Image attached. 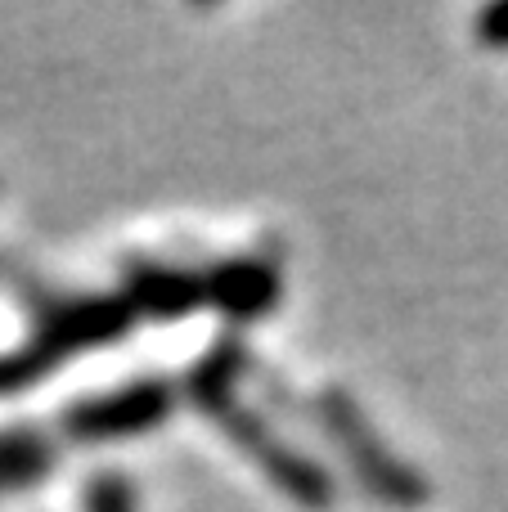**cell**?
<instances>
[{
	"mask_svg": "<svg viewBox=\"0 0 508 512\" xmlns=\"http://www.w3.org/2000/svg\"><path fill=\"white\" fill-rule=\"evenodd\" d=\"M243 369H248V351H243L239 342L212 346V351L194 364V373H189V396H194V405L203 409V414L212 418V423L221 427V432L230 436V441L239 445L288 499H293V504L315 508V512L329 508L333 504L329 472L315 468L306 454H297L293 445L275 432V423L261 418L257 409L243 400V391H239Z\"/></svg>",
	"mask_w": 508,
	"mask_h": 512,
	"instance_id": "6da1fadb",
	"label": "cell"
},
{
	"mask_svg": "<svg viewBox=\"0 0 508 512\" xmlns=\"http://www.w3.org/2000/svg\"><path fill=\"white\" fill-rule=\"evenodd\" d=\"M135 310L122 292L108 297H72V301H50L41 319L32 324L23 346L0 351V396L18 387H32L59 364H68L77 351L90 346H108L122 333H131Z\"/></svg>",
	"mask_w": 508,
	"mask_h": 512,
	"instance_id": "7a4b0ae2",
	"label": "cell"
},
{
	"mask_svg": "<svg viewBox=\"0 0 508 512\" xmlns=\"http://www.w3.org/2000/svg\"><path fill=\"white\" fill-rule=\"evenodd\" d=\"M311 414L320 418L329 441L347 454L351 472H356V481L369 490V495L387 499L392 508H419L423 504L428 486L419 481V472L405 468V463L378 441V432L369 427V418L360 414L356 400H351L347 391H324V396H315Z\"/></svg>",
	"mask_w": 508,
	"mask_h": 512,
	"instance_id": "3957f363",
	"label": "cell"
},
{
	"mask_svg": "<svg viewBox=\"0 0 508 512\" xmlns=\"http://www.w3.org/2000/svg\"><path fill=\"white\" fill-rule=\"evenodd\" d=\"M176 405V391L162 378H140L126 382L104 396H86L59 414V432L54 441L68 445H104V441H126V436H144L158 427Z\"/></svg>",
	"mask_w": 508,
	"mask_h": 512,
	"instance_id": "277c9868",
	"label": "cell"
},
{
	"mask_svg": "<svg viewBox=\"0 0 508 512\" xmlns=\"http://www.w3.org/2000/svg\"><path fill=\"white\" fill-rule=\"evenodd\" d=\"M122 297L131 301L135 315H153V319H180V315H194V310H212L207 265L203 270H180V265L135 261L126 270Z\"/></svg>",
	"mask_w": 508,
	"mask_h": 512,
	"instance_id": "5b68a950",
	"label": "cell"
},
{
	"mask_svg": "<svg viewBox=\"0 0 508 512\" xmlns=\"http://www.w3.org/2000/svg\"><path fill=\"white\" fill-rule=\"evenodd\" d=\"M54 459V436L45 432H5L0 436V495L18 486H32L45 477Z\"/></svg>",
	"mask_w": 508,
	"mask_h": 512,
	"instance_id": "8992f818",
	"label": "cell"
},
{
	"mask_svg": "<svg viewBox=\"0 0 508 512\" xmlns=\"http://www.w3.org/2000/svg\"><path fill=\"white\" fill-rule=\"evenodd\" d=\"M81 512H135V490L122 477H95L86 486Z\"/></svg>",
	"mask_w": 508,
	"mask_h": 512,
	"instance_id": "52a82bcc",
	"label": "cell"
},
{
	"mask_svg": "<svg viewBox=\"0 0 508 512\" xmlns=\"http://www.w3.org/2000/svg\"><path fill=\"white\" fill-rule=\"evenodd\" d=\"M477 41L482 45H504L508 50V5H495L477 14Z\"/></svg>",
	"mask_w": 508,
	"mask_h": 512,
	"instance_id": "ba28073f",
	"label": "cell"
}]
</instances>
